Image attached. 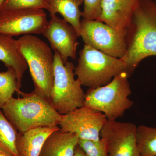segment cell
Masks as SVG:
<instances>
[{
	"mask_svg": "<svg viewBox=\"0 0 156 156\" xmlns=\"http://www.w3.org/2000/svg\"><path fill=\"white\" fill-rule=\"evenodd\" d=\"M128 36L126 54L121 58L127 65L129 75L144 58L156 56V1L139 0Z\"/></svg>",
	"mask_w": 156,
	"mask_h": 156,
	"instance_id": "6da1fadb",
	"label": "cell"
},
{
	"mask_svg": "<svg viewBox=\"0 0 156 156\" xmlns=\"http://www.w3.org/2000/svg\"><path fill=\"white\" fill-rule=\"evenodd\" d=\"M21 98L11 97L1 109L20 133L40 127L59 126L62 115L58 113L48 99L33 91L18 93Z\"/></svg>",
	"mask_w": 156,
	"mask_h": 156,
	"instance_id": "7a4b0ae2",
	"label": "cell"
},
{
	"mask_svg": "<svg viewBox=\"0 0 156 156\" xmlns=\"http://www.w3.org/2000/svg\"><path fill=\"white\" fill-rule=\"evenodd\" d=\"M16 43L29 69L33 82V91L50 101L54 78V55L51 48L33 34L23 36L16 40Z\"/></svg>",
	"mask_w": 156,
	"mask_h": 156,
	"instance_id": "3957f363",
	"label": "cell"
},
{
	"mask_svg": "<svg viewBox=\"0 0 156 156\" xmlns=\"http://www.w3.org/2000/svg\"><path fill=\"white\" fill-rule=\"evenodd\" d=\"M78 61L75 69V75L82 86L89 89L108 84L122 72L128 73L127 65L122 58L109 55L86 44L79 52Z\"/></svg>",
	"mask_w": 156,
	"mask_h": 156,
	"instance_id": "277c9868",
	"label": "cell"
},
{
	"mask_svg": "<svg viewBox=\"0 0 156 156\" xmlns=\"http://www.w3.org/2000/svg\"><path fill=\"white\" fill-rule=\"evenodd\" d=\"M128 76V72H122L106 85L89 88L85 94L84 106L102 113L109 121L122 116L134 103L129 98L131 91Z\"/></svg>",
	"mask_w": 156,
	"mask_h": 156,
	"instance_id": "5b68a950",
	"label": "cell"
},
{
	"mask_svg": "<svg viewBox=\"0 0 156 156\" xmlns=\"http://www.w3.org/2000/svg\"><path fill=\"white\" fill-rule=\"evenodd\" d=\"M75 67L68 61L65 64L59 53L55 52L53 82L50 101L58 113L65 115L83 106L85 93L82 85L75 78Z\"/></svg>",
	"mask_w": 156,
	"mask_h": 156,
	"instance_id": "8992f818",
	"label": "cell"
},
{
	"mask_svg": "<svg viewBox=\"0 0 156 156\" xmlns=\"http://www.w3.org/2000/svg\"><path fill=\"white\" fill-rule=\"evenodd\" d=\"M80 37L84 43L109 55L122 58L127 50L126 39L100 20H81Z\"/></svg>",
	"mask_w": 156,
	"mask_h": 156,
	"instance_id": "52a82bcc",
	"label": "cell"
},
{
	"mask_svg": "<svg viewBox=\"0 0 156 156\" xmlns=\"http://www.w3.org/2000/svg\"><path fill=\"white\" fill-rule=\"evenodd\" d=\"M48 22L44 9L0 10V34L9 36L42 34Z\"/></svg>",
	"mask_w": 156,
	"mask_h": 156,
	"instance_id": "ba28073f",
	"label": "cell"
},
{
	"mask_svg": "<svg viewBox=\"0 0 156 156\" xmlns=\"http://www.w3.org/2000/svg\"><path fill=\"white\" fill-rule=\"evenodd\" d=\"M107 120L102 113L83 105L62 115L58 126L62 131L76 134L79 139L97 141Z\"/></svg>",
	"mask_w": 156,
	"mask_h": 156,
	"instance_id": "9c48e42d",
	"label": "cell"
},
{
	"mask_svg": "<svg viewBox=\"0 0 156 156\" xmlns=\"http://www.w3.org/2000/svg\"><path fill=\"white\" fill-rule=\"evenodd\" d=\"M136 127L134 123L107 120L100 135L107 143L108 156H141L136 141Z\"/></svg>",
	"mask_w": 156,
	"mask_h": 156,
	"instance_id": "30bf717a",
	"label": "cell"
},
{
	"mask_svg": "<svg viewBox=\"0 0 156 156\" xmlns=\"http://www.w3.org/2000/svg\"><path fill=\"white\" fill-rule=\"evenodd\" d=\"M55 52L59 53L65 64L68 58L75 59L79 42L74 28L64 19L56 15L51 17L43 34Z\"/></svg>",
	"mask_w": 156,
	"mask_h": 156,
	"instance_id": "8fae6325",
	"label": "cell"
},
{
	"mask_svg": "<svg viewBox=\"0 0 156 156\" xmlns=\"http://www.w3.org/2000/svg\"><path fill=\"white\" fill-rule=\"evenodd\" d=\"M139 0H102L98 20L116 30L126 38Z\"/></svg>",
	"mask_w": 156,
	"mask_h": 156,
	"instance_id": "7c38bea8",
	"label": "cell"
},
{
	"mask_svg": "<svg viewBox=\"0 0 156 156\" xmlns=\"http://www.w3.org/2000/svg\"><path fill=\"white\" fill-rule=\"evenodd\" d=\"M60 129L58 126L40 127L26 131L18 132L16 147L20 156H39L42 147L48 136Z\"/></svg>",
	"mask_w": 156,
	"mask_h": 156,
	"instance_id": "4fadbf2b",
	"label": "cell"
},
{
	"mask_svg": "<svg viewBox=\"0 0 156 156\" xmlns=\"http://www.w3.org/2000/svg\"><path fill=\"white\" fill-rule=\"evenodd\" d=\"M78 141L76 134L59 129L48 136L39 156H74Z\"/></svg>",
	"mask_w": 156,
	"mask_h": 156,
	"instance_id": "5bb4252c",
	"label": "cell"
},
{
	"mask_svg": "<svg viewBox=\"0 0 156 156\" xmlns=\"http://www.w3.org/2000/svg\"><path fill=\"white\" fill-rule=\"evenodd\" d=\"M0 61L7 68H12L17 76L18 92L22 86V78L28 66L24 58L17 49L16 40L13 37L0 34Z\"/></svg>",
	"mask_w": 156,
	"mask_h": 156,
	"instance_id": "9a60e30c",
	"label": "cell"
},
{
	"mask_svg": "<svg viewBox=\"0 0 156 156\" xmlns=\"http://www.w3.org/2000/svg\"><path fill=\"white\" fill-rule=\"evenodd\" d=\"M83 0H48L47 10L50 17L59 14L66 21L72 26L80 37V18L82 11L80 7Z\"/></svg>",
	"mask_w": 156,
	"mask_h": 156,
	"instance_id": "2e32d148",
	"label": "cell"
},
{
	"mask_svg": "<svg viewBox=\"0 0 156 156\" xmlns=\"http://www.w3.org/2000/svg\"><path fill=\"white\" fill-rule=\"evenodd\" d=\"M18 131L0 109V151L12 156H20L16 140Z\"/></svg>",
	"mask_w": 156,
	"mask_h": 156,
	"instance_id": "e0dca14e",
	"label": "cell"
},
{
	"mask_svg": "<svg viewBox=\"0 0 156 156\" xmlns=\"http://www.w3.org/2000/svg\"><path fill=\"white\" fill-rule=\"evenodd\" d=\"M136 139L141 156H156V128L137 126Z\"/></svg>",
	"mask_w": 156,
	"mask_h": 156,
	"instance_id": "ac0fdd59",
	"label": "cell"
},
{
	"mask_svg": "<svg viewBox=\"0 0 156 156\" xmlns=\"http://www.w3.org/2000/svg\"><path fill=\"white\" fill-rule=\"evenodd\" d=\"M16 92H18V89L15 70L10 68L0 72V109Z\"/></svg>",
	"mask_w": 156,
	"mask_h": 156,
	"instance_id": "d6986e66",
	"label": "cell"
},
{
	"mask_svg": "<svg viewBox=\"0 0 156 156\" xmlns=\"http://www.w3.org/2000/svg\"><path fill=\"white\" fill-rule=\"evenodd\" d=\"M78 144L87 156H108L107 143L103 138L97 141L79 139Z\"/></svg>",
	"mask_w": 156,
	"mask_h": 156,
	"instance_id": "ffe728a7",
	"label": "cell"
},
{
	"mask_svg": "<svg viewBox=\"0 0 156 156\" xmlns=\"http://www.w3.org/2000/svg\"><path fill=\"white\" fill-rule=\"evenodd\" d=\"M48 8V0H5L0 10L21 9H41Z\"/></svg>",
	"mask_w": 156,
	"mask_h": 156,
	"instance_id": "44dd1931",
	"label": "cell"
},
{
	"mask_svg": "<svg viewBox=\"0 0 156 156\" xmlns=\"http://www.w3.org/2000/svg\"><path fill=\"white\" fill-rule=\"evenodd\" d=\"M82 17L88 20H98L101 11L102 0H83Z\"/></svg>",
	"mask_w": 156,
	"mask_h": 156,
	"instance_id": "7402d4cb",
	"label": "cell"
},
{
	"mask_svg": "<svg viewBox=\"0 0 156 156\" xmlns=\"http://www.w3.org/2000/svg\"><path fill=\"white\" fill-rule=\"evenodd\" d=\"M74 156H87L85 154V152L82 149V148L79 146V144L77 146L75 151Z\"/></svg>",
	"mask_w": 156,
	"mask_h": 156,
	"instance_id": "603a6c76",
	"label": "cell"
},
{
	"mask_svg": "<svg viewBox=\"0 0 156 156\" xmlns=\"http://www.w3.org/2000/svg\"><path fill=\"white\" fill-rule=\"evenodd\" d=\"M0 156H12L9 154L5 153L3 152L0 151Z\"/></svg>",
	"mask_w": 156,
	"mask_h": 156,
	"instance_id": "cb8c5ba5",
	"label": "cell"
},
{
	"mask_svg": "<svg viewBox=\"0 0 156 156\" xmlns=\"http://www.w3.org/2000/svg\"><path fill=\"white\" fill-rule=\"evenodd\" d=\"M5 0H0V8H1V6L2 5L3 3L5 2Z\"/></svg>",
	"mask_w": 156,
	"mask_h": 156,
	"instance_id": "d4e9b609",
	"label": "cell"
},
{
	"mask_svg": "<svg viewBox=\"0 0 156 156\" xmlns=\"http://www.w3.org/2000/svg\"><path fill=\"white\" fill-rule=\"evenodd\" d=\"M154 1H156V0H154Z\"/></svg>",
	"mask_w": 156,
	"mask_h": 156,
	"instance_id": "484cf974",
	"label": "cell"
}]
</instances>
